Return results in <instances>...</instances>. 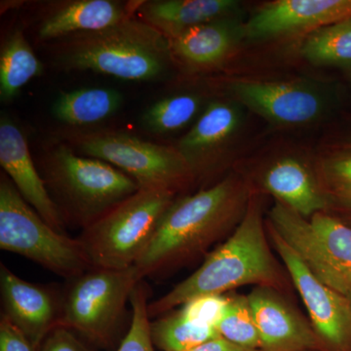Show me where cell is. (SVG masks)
I'll list each match as a JSON object with an SVG mask.
<instances>
[{
  "label": "cell",
  "mask_w": 351,
  "mask_h": 351,
  "mask_svg": "<svg viewBox=\"0 0 351 351\" xmlns=\"http://www.w3.org/2000/svg\"><path fill=\"white\" fill-rule=\"evenodd\" d=\"M189 351H262L258 350H251L242 346L235 345L232 341L223 339V337H218L210 339L202 345L196 346L195 348Z\"/></svg>",
  "instance_id": "1f68e13d"
},
{
  "label": "cell",
  "mask_w": 351,
  "mask_h": 351,
  "mask_svg": "<svg viewBox=\"0 0 351 351\" xmlns=\"http://www.w3.org/2000/svg\"><path fill=\"white\" fill-rule=\"evenodd\" d=\"M24 332L5 315L0 317V351H36Z\"/></svg>",
  "instance_id": "4dcf8cb0"
},
{
  "label": "cell",
  "mask_w": 351,
  "mask_h": 351,
  "mask_svg": "<svg viewBox=\"0 0 351 351\" xmlns=\"http://www.w3.org/2000/svg\"><path fill=\"white\" fill-rule=\"evenodd\" d=\"M351 19V0H279L263 7L246 25L253 38L318 31Z\"/></svg>",
  "instance_id": "7c38bea8"
},
{
  "label": "cell",
  "mask_w": 351,
  "mask_h": 351,
  "mask_svg": "<svg viewBox=\"0 0 351 351\" xmlns=\"http://www.w3.org/2000/svg\"><path fill=\"white\" fill-rule=\"evenodd\" d=\"M43 73V64L17 29L7 39L0 55V97L12 100L25 84Z\"/></svg>",
  "instance_id": "7402d4cb"
},
{
  "label": "cell",
  "mask_w": 351,
  "mask_h": 351,
  "mask_svg": "<svg viewBox=\"0 0 351 351\" xmlns=\"http://www.w3.org/2000/svg\"><path fill=\"white\" fill-rule=\"evenodd\" d=\"M332 199L339 210L351 219V193H334Z\"/></svg>",
  "instance_id": "d6a6232c"
},
{
  "label": "cell",
  "mask_w": 351,
  "mask_h": 351,
  "mask_svg": "<svg viewBox=\"0 0 351 351\" xmlns=\"http://www.w3.org/2000/svg\"><path fill=\"white\" fill-rule=\"evenodd\" d=\"M0 249L29 258L68 280L91 269L80 240L48 225L7 175L0 179Z\"/></svg>",
  "instance_id": "52a82bcc"
},
{
  "label": "cell",
  "mask_w": 351,
  "mask_h": 351,
  "mask_svg": "<svg viewBox=\"0 0 351 351\" xmlns=\"http://www.w3.org/2000/svg\"><path fill=\"white\" fill-rule=\"evenodd\" d=\"M122 101V95L114 89L82 88L60 95L53 104L52 113L62 123L91 125L114 114Z\"/></svg>",
  "instance_id": "d6986e66"
},
{
  "label": "cell",
  "mask_w": 351,
  "mask_h": 351,
  "mask_svg": "<svg viewBox=\"0 0 351 351\" xmlns=\"http://www.w3.org/2000/svg\"><path fill=\"white\" fill-rule=\"evenodd\" d=\"M239 122V113L232 106L225 103L211 104L180 142L179 152L191 169L195 159L204 154L203 152L225 142L235 131Z\"/></svg>",
  "instance_id": "44dd1931"
},
{
  "label": "cell",
  "mask_w": 351,
  "mask_h": 351,
  "mask_svg": "<svg viewBox=\"0 0 351 351\" xmlns=\"http://www.w3.org/2000/svg\"><path fill=\"white\" fill-rule=\"evenodd\" d=\"M228 302V298L223 295H201L182 304L180 311L196 324L216 328L225 313Z\"/></svg>",
  "instance_id": "83f0119b"
},
{
  "label": "cell",
  "mask_w": 351,
  "mask_h": 351,
  "mask_svg": "<svg viewBox=\"0 0 351 351\" xmlns=\"http://www.w3.org/2000/svg\"><path fill=\"white\" fill-rule=\"evenodd\" d=\"M278 269L270 254L262 216L252 203L235 232L186 280L147 306L149 317H159L177 306L208 295H223L233 288L260 284L276 286Z\"/></svg>",
  "instance_id": "7a4b0ae2"
},
{
  "label": "cell",
  "mask_w": 351,
  "mask_h": 351,
  "mask_svg": "<svg viewBox=\"0 0 351 351\" xmlns=\"http://www.w3.org/2000/svg\"><path fill=\"white\" fill-rule=\"evenodd\" d=\"M0 292L5 315L24 332L36 350L60 325L62 301L50 289L27 282L0 263Z\"/></svg>",
  "instance_id": "8fae6325"
},
{
  "label": "cell",
  "mask_w": 351,
  "mask_h": 351,
  "mask_svg": "<svg viewBox=\"0 0 351 351\" xmlns=\"http://www.w3.org/2000/svg\"><path fill=\"white\" fill-rule=\"evenodd\" d=\"M232 91L254 112L279 124L307 123L323 110L319 95L295 83L237 82Z\"/></svg>",
  "instance_id": "9a60e30c"
},
{
  "label": "cell",
  "mask_w": 351,
  "mask_h": 351,
  "mask_svg": "<svg viewBox=\"0 0 351 351\" xmlns=\"http://www.w3.org/2000/svg\"><path fill=\"white\" fill-rule=\"evenodd\" d=\"M262 341V351H325L313 327L269 289L247 295Z\"/></svg>",
  "instance_id": "5bb4252c"
},
{
  "label": "cell",
  "mask_w": 351,
  "mask_h": 351,
  "mask_svg": "<svg viewBox=\"0 0 351 351\" xmlns=\"http://www.w3.org/2000/svg\"><path fill=\"white\" fill-rule=\"evenodd\" d=\"M233 34L221 21L191 27L172 38L175 54L193 66H207L219 63L232 48Z\"/></svg>",
  "instance_id": "ffe728a7"
},
{
  "label": "cell",
  "mask_w": 351,
  "mask_h": 351,
  "mask_svg": "<svg viewBox=\"0 0 351 351\" xmlns=\"http://www.w3.org/2000/svg\"><path fill=\"white\" fill-rule=\"evenodd\" d=\"M302 53L315 64L351 66V19L313 32Z\"/></svg>",
  "instance_id": "cb8c5ba5"
},
{
  "label": "cell",
  "mask_w": 351,
  "mask_h": 351,
  "mask_svg": "<svg viewBox=\"0 0 351 351\" xmlns=\"http://www.w3.org/2000/svg\"><path fill=\"white\" fill-rule=\"evenodd\" d=\"M219 336L235 345L261 350L262 341L252 313L248 298H228L225 313L216 327Z\"/></svg>",
  "instance_id": "484cf974"
},
{
  "label": "cell",
  "mask_w": 351,
  "mask_h": 351,
  "mask_svg": "<svg viewBox=\"0 0 351 351\" xmlns=\"http://www.w3.org/2000/svg\"><path fill=\"white\" fill-rule=\"evenodd\" d=\"M324 171L334 193H351V149H343L328 159Z\"/></svg>",
  "instance_id": "f1b7e54d"
},
{
  "label": "cell",
  "mask_w": 351,
  "mask_h": 351,
  "mask_svg": "<svg viewBox=\"0 0 351 351\" xmlns=\"http://www.w3.org/2000/svg\"><path fill=\"white\" fill-rule=\"evenodd\" d=\"M200 108V101L193 95H177L154 104L144 113L143 123L152 133L166 134L188 125Z\"/></svg>",
  "instance_id": "d4e9b609"
},
{
  "label": "cell",
  "mask_w": 351,
  "mask_h": 351,
  "mask_svg": "<svg viewBox=\"0 0 351 351\" xmlns=\"http://www.w3.org/2000/svg\"><path fill=\"white\" fill-rule=\"evenodd\" d=\"M83 154L112 164L132 178L140 189L175 193L191 176L181 152L125 133L95 134L80 142Z\"/></svg>",
  "instance_id": "9c48e42d"
},
{
  "label": "cell",
  "mask_w": 351,
  "mask_h": 351,
  "mask_svg": "<svg viewBox=\"0 0 351 351\" xmlns=\"http://www.w3.org/2000/svg\"><path fill=\"white\" fill-rule=\"evenodd\" d=\"M348 297L350 298V300L351 301V290L350 291V293H348Z\"/></svg>",
  "instance_id": "e575fe53"
},
{
  "label": "cell",
  "mask_w": 351,
  "mask_h": 351,
  "mask_svg": "<svg viewBox=\"0 0 351 351\" xmlns=\"http://www.w3.org/2000/svg\"><path fill=\"white\" fill-rule=\"evenodd\" d=\"M151 337L154 346L162 351H189L219 334L216 328L188 319L179 309L151 321Z\"/></svg>",
  "instance_id": "603a6c76"
},
{
  "label": "cell",
  "mask_w": 351,
  "mask_h": 351,
  "mask_svg": "<svg viewBox=\"0 0 351 351\" xmlns=\"http://www.w3.org/2000/svg\"><path fill=\"white\" fill-rule=\"evenodd\" d=\"M142 280L135 265L125 269L91 267L69 280L60 325L92 345L110 348L125 319L127 302Z\"/></svg>",
  "instance_id": "8992f818"
},
{
  "label": "cell",
  "mask_w": 351,
  "mask_h": 351,
  "mask_svg": "<svg viewBox=\"0 0 351 351\" xmlns=\"http://www.w3.org/2000/svg\"><path fill=\"white\" fill-rule=\"evenodd\" d=\"M167 51L163 34L144 21L128 17L104 31L78 34L59 58L66 69L145 82L162 75Z\"/></svg>",
  "instance_id": "3957f363"
},
{
  "label": "cell",
  "mask_w": 351,
  "mask_h": 351,
  "mask_svg": "<svg viewBox=\"0 0 351 351\" xmlns=\"http://www.w3.org/2000/svg\"><path fill=\"white\" fill-rule=\"evenodd\" d=\"M149 292L144 280L140 281L130 297V327L117 351H154L149 315Z\"/></svg>",
  "instance_id": "4316f807"
},
{
  "label": "cell",
  "mask_w": 351,
  "mask_h": 351,
  "mask_svg": "<svg viewBox=\"0 0 351 351\" xmlns=\"http://www.w3.org/2000/svg\"><path fill=\"white\" fill-rule=\"evenodd\" d=\"M237 2L233 0H157L138 7L142 21L174 38L191 27L221 20Z\"/></svg>",
  "instance_id": "2e32d148"
},
{
  "label": "cell",
  "mask_w": 351,
  "mask_h": 351,
  "mask_svg": "<svg viewBox=\"0 0 351 351\" xmlns=\"http://www.w3.org/2000/svg\"><path fill=\"white\" fill-rule=\"evenodd\" d=\"M0 164L29 205L57 232L64 233V221L56 203L40 177L27 140L11 120H0Z\"/></svg>",
  "instance_id": "4fadbf2b"
},
{
  "label": "cell",
  "mask_w": 351,
  "mask_h": 351,
  "mask_svg": "<svg viewBox=\"0 0 351 351\" xmlns=\"http://www.w3.org/2000/svg\"><path fill=\"white\" fill-rule=\"evenodd\" d=\"M240 193L239 184L226 179L174 201L136 263L143 278L165 274L206 250L237 218Z\"/></svg>",
  "instance_id": "6da1fadb"
},
{
  "label": "cell",
  "mask_w": 351,
  "mask_h": 351,
  "mask_svg": "<svg viewBox=\"0 0 351 351\" xmlns=\"http://www.w3.org/2000/svg\"><path fill=\"white\" fill-rule=\"evenodd\" d=\"M46 186L59 199L57 206L64 223L68 218L82 230L140 189L112 164L77 156L66 147L51 156Z\"/></svg>",
  "instance_id": "5b68a950"
},
{
  "label": "cell",
  "mask_w": 351,
  "mask_h": 351,
  "mask_svg": "<svg viewBox=\"0 0 351 351\" xmlns=\"http://www.w3.org/2000/svg\"><path fill=\"white\" fill-rule=\"evenodd\" d=\"M272 241L301 295L325 351H351V301L321 282L271 228Z\"/></svg>",
  "instance_id": "30bf717a"
},
{
  "label": "cell",
  "mask_w": 351,
  "mask_h": 351,
  "mask_svg": "<svg viewBox=\"0 0 351 351\" xmlns=\"http://www.w3.org/2000/svg\"><path fill=\"white\" fill-rule=\"evenodd\" d=\"M128 18L119 2L78 0L46 18L39 27V38L53 39L71 34L104 31Z\"/></svg>",
  "instance_id": "e0dca14e"
},
{
  "label": "cell",
  "mask_w": 351,
  "mask_h": 351,
  "mask_svg": "<svg viewBox=\"0 0 351 351\" xmlns=\"http://www.w3.org/2000/svg\"><path fill=\"white\" fill-rule=\"evenodd\" d=\"M41 348V351H89L77 334L61 325L49 332Z\"/></svg>",
  "instance_id": "f546056e"
},
{
  "label": "cell",
  "mask_w": 351,
  "mask_h": 351,
  "mask_svg": "<svg viewBox=\"0 0 351 351\" xmlns=\"http://www.w3.org/2000/svg\"><path fill=\"white\" fill-rule=\"evenodd\" d=\"M174 193L138 189L78 237L93 269H125L136 265L154 237Z\"/></svg>",
  "instance_id": "277c9868"
},
{
  "label": "cell",
  "mask_w": 351,
  "mask_h": 351,
  "mask_svg": "<svg viewBox=\"0 0 351 351\" xmlns=\"http://www.w3.org/2000/svg\"><path fill=\"white\" fill-rule=\"evenodd\" d=\"M271 228L316 278L341 294L351 290V226L322 212L306 219L278 201Z\"/></svg>",
  "instance_id": "ba28073f"
},
{
  "label": "cell",
  "mask_w": 351,
  "mask_h": 351,
  "mask_svg": "<svg viewBox=\"0 0 351 351\" xmlns=\"http://www.w3.org/2000/svg\"><path fill=\"white\" fill-rule=\"evenodd\" d=\"M265 186L280 202L309 219L322 212L327 200L316 188L306 167L294 158H284L265 176Z\"/></svg>",
  "instance_id": "ac0fdd59"
},
{
  "label": "cell",
  "mask_w": 351,
  "mask_h": 351,
  "mask_svg": "<svg viewBox=\"0 0 351 351\" xmlns=\"http://www.w3.org/2000/svg\"><path fill=\"white\" fill-rule=\"evenodd\" d=\"M341 149H351V138L345 144L341 145Z\"/></svg>",
  "instance_id": "836d02e7"
}]
</instances>
